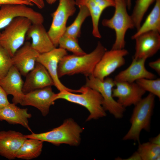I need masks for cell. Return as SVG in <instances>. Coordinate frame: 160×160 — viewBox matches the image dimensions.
<instances>
[{
  "label": "cell",
  "instance_id": "cell-1",
  "mask_svg": "<svg viewBox=\"0 0 160 160\" xmlns=\"http://www.w3.org/2000/svg\"><path fill=\"white\" fill-rule=\"evenodd\" d=\"M106 49L99 41L90 53L80 55H67L60 60L58 66L59 78L65 75L81 73L87 77L93 74L95 69Z\"/></svg>",
  "mask_w": 160,
  "mask_h": 160
},
{
  "label": "cell",
  "instance_id": "cell-2",
  "mask_svg": "<svg viewBox=\"0 0 160 160\" xmlns=\"http://www.w3.org/2000/svg\"><path fill=\"white\" fill-rule=\"evenodd\" d=\"M155 97L149 93L134 105L129 120L131 127L123 137V140H132L139 143L141 131L150 132Z\"/></svg>",
  "mask_w": 160,
  "mask_h": 160
},
{
  "label": "cell",
  "instance_id": "cell-3",
  "mask_svg": "<svg viewBox=\"0 0 160 160\" xmlns=\"http://www.w3.org/2000/svg\"><path fill=\"white\" fill-rule=\"evenodd\" d=\"M83 131V128L73 119L69 118L65 120L60 126L49 131L39 133L32 132L24 136L26 138L37 139L57 145L65 144L77 146L80 143Z\"/></svg>",
  "mask_w": 160,
  "mask_h": 160
},
{
  "label": "cell",
  "instance_id": "cell-4",
  "mask_svg": "<svg viewBox=\"0 0 160 160\" xmlns=\"http://www.w3.org/2000/svg\"><path fill=\"white\" fill-rule=\"evenodd\" d=\"M82 88L83 91L79 94L65 90L60 92L56 94L55 100L63 99L85 107L89 113L86 121L105 116L106 113L103 106V99L101 95L91 88L84 86Z\"/></svg>",
  "mask_w": 160,
  "mask_h": 160
},
{
  "label": "cell",
  "instance_id": "cell-5",
  "mask_svg": "<svg viewBox=\"0 0 160 160\" xmlns=\"http://www.w3.org/2000/svg\"><path fill=\"white\" fill-rule=\"evenodd\" d=\"M115 12L110 18L104 19L102 22L104 26L114 30L116 39L111 49H124L126 44L125 36L127 31L135 28L130 15L128 14L127 0H114Z\"/></svg>",
  "mask_w": 160,
  "mask_h": 160
},
{
  "label": "cell",
  "instance_id": "cell-6",
  "mask_svg": "<svg viewBox=\"0 0 160 160\" xmlns=\"http://www.w3.org/2000/svg\"><path fill=\"white\" fill-rule=\"evenodd\" d=\"M32 24L31 21L27 17H17L0 33V46L12 57L23 45L27 32Z\"/></svg>",
  "mask_w": 160,
  "mask_h": 160
},
{
  "label": "cell",
  "instance_id": "cell-7",
  "mask_svg": "<svg viewBox=\"0 0 160 160\" xmlns=\"http://www.w3.org/2000/svg\"><path fill=\"white\" fill-rule=\"evenodd\" d=\"M115 86V81L112 78L107 77L102 81L92 75L87 77L84 86L98 92L103 97V106L105 111H108L116 119H120L123 117L126 108L120 105L113 96L112 90Z\"/></svg>",
  "mask_w": 160,
  "mask_h": 160
},
{
  "label": "cell",
  "instance_id": "cell-8",
  "mask_svg": "<svg viewBox=\"0 0 160 160\" xmlns=\"http://www.w3.org/2000/svg\"><path fill=\"white\" fill-rule=\"evenodd\" d=\"M75 0H59L58 7L52 14V20L47 32L54 45L58 46L60 38L64 34L68 18L76 11Z\"/></svg>",
  "mask_w": 160,
  "mask_h": 160
},
{
  "label": "cell",
  "instance_id": "cell-9",
  "mask_svg": "<svg viewBox=\"0 0 160 160\" xmlns=\"http://www.w3.org/2000/svg\"><path fill=\"white\" fill-rule=\"evenodd\" d=\"M20 17L28 18L33 24H43L44 20L41 13L27 5H3L0 7V31L15 18Z\"/></svg>",
  "mask_w": 160,
  "mask_h": 160
},
{
  "label": "cell",
  "instance_id": "cell-10",
  "mask_svg": "<svg viewBox=\"0 0 160 160\" xmlns=\"http://www.w3.org/2000/svg\"><path fill=\"white\" fill-rule=\"evenodd\" d=\"M129 53L128 51L124 48L107 50L97 65L93 75L103 80L116 69L125 64L124 57Z\"/></svg>",
  "mask_w": 160,
  "mask_h": 160
},
{
  "label": "cell",
  "instance_id": "cell-11",
  "mask_svg": "<svg viewBox=\"0 0 160 160\" xmlns=\"http://www.w3.org/2000/svg\"><path fill=\"white\" fill-rule=\"evenodd\" d=\"M67 55L66 50L56 47L49 52L39 54L36 62L41 64L46 68L53 81L54 86L60 92L65 90L75 93H81L82 91L81 88L78 90L69 89L61 83L58 77L57 68L59 62L61 59Z\"/></svg>",
  "mask_w": 160,
  "mask_h": 160
},
{
  "label": "cell",
  "instance_id": "cell-12",
  "mask_svg": "<svg viewBox=\"0 0 160 160\" xmlns=\"http://www.w3.org/2000/svg\"><path fill=\"white\" fill-rule=\"evenodd\" d=\"M56 95L51 86L47 87L25 94L20 105L34 107L45 116L48 114L50 106L54 104Z\"/></svg>",
  "mask_w": 160,
  "mask_h": 160
},
{
  "label": "cell",
  "instance_id": "cell-13",
  "mask_svg": "<svg viewBox=\"0 0 160 160\" xmlns=\"http://www.w3.org/2000/svg\"><path fill=\"white\" fill-rule=\"evenodd\" d=\"M115 86L112 90L113 96L117 98V102L125 108L135 105L146 92L135 82L115 81Z\"/></svg>",
  "mask_w": 160,
  "mask_h": 160
},
{
  "label": "cell",
  "instance_id": "cell-14",
  "mask_svg": "<svg viewBox=\"0 0 160 160\" xmlns=\"http://www.w3.org/2000/svg\"><path fill=\"white\" fill-rule=\"evenodd\" d=\"M160 32L147 31L138 36L135 41V51L133 58H142L151 57L160 49Z\"/></svg>",
  "mask_w": 160,
  "mask_h": 160
},
{
  "label": "cell",
  "instance_id": "cell-15",
  "mask_svg": "<svg viewBox=\"0 0 160 160\" xmlns=\"http://www.w3.org/2000/svg\"><path fill=\"white\" fill-rule=\"evenodd\" d=\"M25 77L23 88L25 94L36 90L54 86L53 81L47 70L38 62H36L34 68Z\"/></svg>",
  "mask_w": 160,
  "mask_h": 160
},
{
  "label": "cell",
  "instance_id": "cell-16",
  "mask_svg": "<svg viewBox=\"0 0 160 160\" xmlns=\"http://www.w3.org/2000/svg\"><path fill=\"white\" fill-rule=\"evenodd\" d=\"M39 54L32 47L31 43L26 42L12 57L13 65L25 76L34 68Z\"/></svg>",
  "mask_w": 160,
  "mask_h": 160
},
{
  "label": "cell",
  "instance_id": "cell-17",
  "mask_svg": "<svg viewBox=\"0 0 160 160\" xmlns=\"http://www.w3.org/2000/svg\"><path fill=\"white\" fill-rule=\"evenodd\" d=\"M147 59L146 58H133L129 66L117 74L115 77L114 80L117 82L133 83L143 78L156 79V75L148 71L145 67V64Z\"/></svg>",
  "mask_w": 160,
  "mask_h": 160
},
{
  "label": "cell",
  "instance_id": "cell-18",
  "mask_svg": "<svg viewBox=\"0 0 160 160\" xmlns=\"http://www.w3.org/2000/svg\"><path fill=\"white\" fill-rule=\"evenodd\" d=\"M21 75L13 65L7 75L0 79V85L7 95L12 96V102L16 105L20 104L25 95L23 92L24 82Z\"/></svg>",
  "mask_w": 160,
  "mask_h": 160
},
{
  "label": "cell",
  "instance_id": "cell-19",
  "mask_svg": "<svg viewBox=\"0 0 160 160\" xmlns=\"http://www.w3.org/2000/svg\"><path fill=\"white\" fill-rule=\"evenodd\" d=\"M27 139L24 135L14 130L0 131V155L9 159L16 158L15 154Z\"/></svg>",
  "mask_w": 160,
  "mask_h": 160
},
{
  "label": "cell",
  "instance_id": "cell-20",
  "mask_svg": "<svg viewBox=\"0 0 160 160\" xmlns=\"http://www.w3.org/2000/svg\"><path fill=\"white\" fill-rule=\"evenodd\" d=\"M26 36L32 39V47L39 54L45 53L56 48L42 24L32 23Z\"/></svg>",
  "mask_w": 160,
  "mask_h": 160
},
{
  "label": "cell",
  "instance_id": "cell-21",
  "mask_svg": "<svg viewBox=\"0 0 160 160\" xmlns=\"http://www.w3.org/2000/svg\"><path fill=\"white\" fill-rule=\"evenodd\" d=\"M31 116L27 108H20L13 103H10L0 109V121H5L11 124H20L32 132L28 122V119Z\"/></svg>",
  "mask_w": 160,
  "mask_h": 160
},
{
  "label": "cell",
  "instance_id": "cell-22",
  "mask_svg": "<svg viewBox=\"0 0 160 160\" xmlns=\"http://www.w3.org/2000/svg\"><path fill=\"white\" fill-rule=\"evenodd\" d=\"M43 143L38 139L27 138L16 152V158L29 160L38 157L42 152Z\"/></svg>",
  "mask_w": 160,
  "mask_h": 160
},
{
  "label": "cell",
  "instance_id": "cell-23",
  "mask_svg": "<svg viewBox=\"0 0 160 160\" xmlns=\"http://www.w3.org/2000/svg\"><path fill=\"white\" fill-rule=\"evenodd\" d=\"M155 4L145 21L131 37L132 40L145 32L156 31L160 32V0H156Z\"/></svg>",
  "mask_w": 160,
  "mask_h": 160
},
{
  "label": "cell",
  "instance_id": "cell-24",
  "mask_svg": "<svg viewBox=\"0 0 160 160\" xmlns=\"http://www.w3.org/2000/svg\"><path fill=\"white\" fill-rule=\"evenodd\" d=\"M76 6H84L89 11L92 24V34L97 38H101L99 29V24L101 15L104 9L93 0H75Z\"/></svg>",
  "mask_w": 160,
  "mask_h": 160
},
{
  "label": "cell",
  "instance_id": "cell-25",
  "mask_svg": "<svg viewBox=\"0 0 160 160\" xmlns=\"http://www.w3.org/2000/svg\"><path fill=\"white\" fill-rule=\"evenodd\" d=\"M79 11L75 20L69 26L67 27L64 35L78 39L80 36L81 25L86 19L90 16L87 8L83 5L78 6Z\"/></svg>",
  "mask_w": 160,
  "mask_h": 160
},
{
  "label": "cell",
  "instance_id": "cell-26",
  "mask_svg": "<svg viewBox=\"0 0 160 160\" xmlns=\"http://www.w3.org/2000/svg\"><path fill=\"white\" fill-rule=\"evenodd\" d=\"M156 0H136L131 16L135 28L137 30L141 25L144 15L149 7Z\"/></svg>",
  "mask_w": 160,
  "mask_h": 160
},
{
  "label": "cell",
  "instance_id": "cell-27",
  "mask_svg": "<svg viewBox=\"0 0 160 160\" xmlns=\"http://www.w3.org/2000/svg\"><path fill=\"white\" fill-rule=\"evenodd\" d=\"M138 143L137 151L142 160L160 159V145L153 144L149 141Z\"/></svg>",
  "mask_w": 160,
  "mask_h": 160
},
{
  "label": "cell",
  "instance_id": "cell-28",
  "mask_svg": "<svg viewBox=\"0 0 160 160\" xmlns=\"http://www.w3.org/2000/svg\"><path fill=\"white\" fill-rule=\"evenodd\" d=\"M59 47L72 52L73 54L80 55L86 53L79 45L78 39L63 35L59 39Z\"/></svg>",
  "mask_w": 160,
  "mask_h": 160
},
{
  "label": "cell",
  "instance_id": "cell-29",
  "mask_svg": "<svg viewBox=\"0 0 160 160\" xmlns=\"http://www.w3.org/2000/svg\"><path fill=\"white\" fill-rule=\"evenodd\" d=\"M135 82L146 92L148 91L160 99V79H153L143 78Z\"/></svg>",
  "mask_w": 160,
  "mask_h": 160
},
{
  "label": "cell",
  "instance_id": "cell-30",
  "mask_svg": "<svg viewBox=\"0 0 160 160\" xmlns=\"http://www.w3.org/2000/svg\"><path fill=\"white\" fill-rule=\"evenodd\" d=\"M12 65V57L0 46V79L7 75Z\"/></svg>",
  "mask_w": 160,
  "mask_h": 160
},
{
  "label": "cell",
  "instance_id": "cell-31",
  "mask_svg": "<svg viewBox=\"0 0 160 160\" xmlns=\"http://www.w3.org/2000/svg\"><path fill=\"white\" fill-rule=\"evenodd\" d=\"M6 4H25L32 6L33 4L24 0H0V6Z\"/></svg>",
  "mask_w": 160,
  "mask_h": 160
},
{
  "label": "cell",
  "instance_id": "cell-32",
  "mask_svg": "<svg viewBox=\"0 0 160 160\" xmlns=\"http://www.w3.org/2000/svg\"><path fill=\"white\" fill-rule=\"evenodd\" d=\"M5 91L0 85V109L8 105L9 102Z\"/></svg>",
  "mask_w": 160,
  "mask_h": 160
},
{
  "label": "cell",
  "instance_id": "cell-33",
  "mask_svg": "<svg viewBox=\"0 0 160 160\" xmlns=\"http://www.w3.org/2000/svg\"><path fill=\"white\" fill-rule=\"evenodd\" d=\"M104 10L110 7H114L115 2L114 0H93Z\"/></svg>",
  "mask_w": 160,
  "mask_h": 160
},
{
  "label": "cell",
  "instance_id": "cell-34",
  "mask_svg": "<svg viewBox=\"0 0 160 160\" xmlns=\"http://www.w3.org/2000/svg\"><path fill=\"white\" fill-rule=\"evenodd\" d=\"M149 66L154 70L159 75H160V58L151 62L148 63Z\"/></svg>",
  "mask_w": 160,
  "mask_h": 160
},
{
  "label": "cell",
  "instance_id": "cell-35",
  "mask_svg": "<svg viewBox=\"0 0 160 160\" xmlns=\"http://www.w3.org/2000/svg\"><path fill=\"white\" fill-rule=\"evenodd\" d=\"M30 2L35 4L39 9H43L45 6L44 0H24Z\"/></svg>",
  "mask_w": 160,
  "mask_h": 160
},
{
  "label": "cell",
  "instance_id": "cell-36",
  "mask_svg": "<svg viewBox=\"0 0 160 160\" xmlns=\"http://www.w3.org/2000/svg\"><path fill=\"white\" fill-rule=\"evenodd\" d=\"M122 160H142L141 159L137 151L134 152L132 155L128 158Z\"/></svg>",
  "mask_w": 160,
  "mask_h": 160
},
{
  "label": "cell",
  "instance_id": "cell-37",
  "mask_svg": "<svg viewBox=\"0 0 160 160\" xmlns=\"http://www.w3.org/2000/svg\"><path fill=\"white\" fill-rule=\"evenodd\" d=\"M149 141L153 144L160 145V133L156 136L150 138L149 139Z\"/></svg>",
  "mask_w": 160,
  "mask_h": 160
},
{
  "label": "cell",
  "instance_id": "cell-38",
  "mask_svg": "<svg viewBox=\"0 0 160 160\" xmlns=\"http://www.w3.org/2000/svg\"><path fill=\"white\" fill-rule=\"evenodd\" d=\"M127 8L129 10H130L131 7L132 3L131 0H127Z\"/></svg>",
  "mask_w": 160,
  "mask_h": 160
},
{
  "label": "cell",
  "instance_id": "cell-39",
  "mask_svg": "<svg viewBox=\"0 0 160 160\" xmlns=\"http://www.w3.org/2000/svg\"><path fill=\"white\" fill-rule=\"evenodd\" d=\"M58 0H46L47 2L49 4H52L54 3Z\"/></svg>",
  "mask_w": 160,
  "mask_h": 160
},
{
  "label": "cell",
  "instance_id": "cell-40",
  "mask_svg": "<svg viewBox=\"0 0 160 160\" xmlns=\"http://www.w3.org/2000/svg\"></svg>",
  "mask_w": 160,
  "mask_h": 160
},
{
  "label": "cell",
  "instance_id": "cell-41",
  "mask_svg": "<svg viewBox=\"0 0 160 160\" xmlns=\"http://www.w3.org/2000/svg\"></svg>",
  "mask_w": 160,
  "mask_h": 160
}]
</instances>
